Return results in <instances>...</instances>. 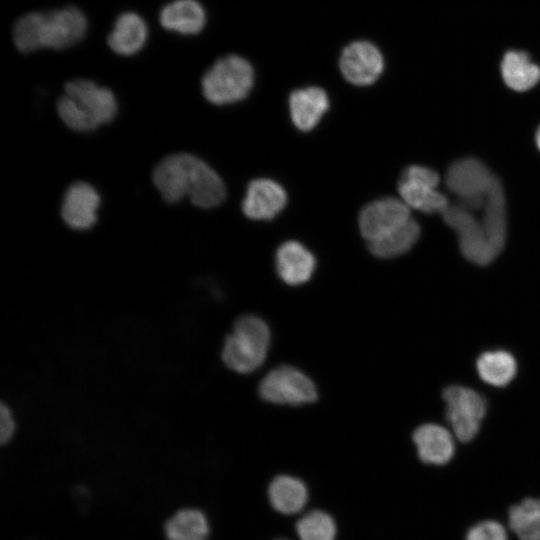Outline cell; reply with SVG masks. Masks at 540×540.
I'll use <instances>...</instances> for the list:
<instances>
[{
	"mask_svg": "<svg viewBox=\"0 0 540 540\" xmlns=\"http://www.w3.org/2000/svg\"><path fill=\"white\" fill-rule=\"evenodd\" d=\"M442 217L456 232L460 251L468 261L488 265L504 248L507 215L502 184L484 207L467 208L454 201L449 203Z\"/></svg>",
	"mask_w": 540,
	"mask_h": 540,
	"instance_id": "obj_1",
	"label": "cell"
},
{
	"mask_svg": "<svg viewBox=\"0 0 540 540\" xmlns=\"http://www.w3.org/2000/svg\"><path fill=\"white\" fill-rule=\"evenodd\" d=\"M153 182L168 203L187 196L198 207L212 208L225 199V185L220 176L204 161L188 153L162 159L154 169Z\"/></svg>",
	"mask_w": 540,
	"mask_h": 540,
	"instance_id": "obj_2",
	"label": "cell"
},
{
	"mask_svg": "<svg viewBox=\"0 0 540 540\" xmlns=\"http://www.w3.org/2000/svg\"><path fill=\"white\" fill-rule=\"evenodd\" d=\"M57 111L66 126L87 132L110 122L117 112V102L110 89L90 80L77 79L66 83Z\"/></svg>",
	"mask_w": 540,
	"mask_h": 540,
	"instance_id": "obj_3",
	"label": "cell"
},
{
	"mask_svg": "<svg viewBox=\"0 0 540 540\" xmlns=\"http://www.w3.org/2000/svg\"><path fill=\"white\" fill-rule=\"evenodd\" d=\"M270 338L269 327L261 318L254 315L238 318L233 332L225 338L223 362L238 373L255 371L265 361Z\"/></svg>",
	"mask_w": 540,
	"mask_h": 540,
	"instance_id": "obj_4",
	"label": "cell"
},
{
	"mask_svg": "<svg viewBox=\"0 0 540 540\" xmlns=\"http://www.w3.org/2000/svg\"><path fill=\"white\" fill-rule=\"evenodd\" d=\"M254 71L250 63L237 55L218 59L204 74L201 86L204 97L216 105L244 99L252 89Z\"/></svg>",
	"mask_w": 540,
	"mask_h": 540,
	"instance_id": "obj_5",
	"label": "cell"
},
{
	"mask_svg": "<svg viewBox=\"0 0 540 540\" xmlns=\"http://www.w3.org/2000/svg\"><path fill=\"white\" fill-rule=\"evenodd\" d=\"M445 416L454 435L461 442L471 441L479 432L487 411L486 399L477 391L451 385L444 389Z\"/></svg>",
	"mask_w": 540,
	"mask_h": 540,
	"instance_id": "obj_6",
	"label": "cell"
},
{
	"mask_svg": "<svg viewBox=\"0 0 540 540\" xmlns=\"http://www.w3.org/2000/svg\"><path fill=\"white\" fill-rule=\"evenodd\" d=\"M87 19L76 7L36 12L38 48L63 50L78 43L87 31Z\"/></svg>",
	"mask_w": 540,
	"mask_h": 540,
	"instance_id": "obj_7",
	"label": "cell"
},
{
	"mask_svg": "<svg viewBox=\"0 0 540 540\" xmlns=\"http://www.w3.org/2000/svg\"><path fill=\"white\" fill-rule=\"evenodd\" d=\"M439 182L440 177L433 169L411 165L400 176L398 192L410 208L426 214H442L450 201L438 191Z\"/></svg>",
	"mask_w": 540,
	"mask_h": 540,
	"instance_id": "obj_8",
	"label": "cell"
},
{
	"mask_svg": "<svg viewBox=\"0 0 540 540\" xmlns=\"http://www.w3.org/2000/svg\"><path fill=\"white\" fill-rule=\"evenodd\" d=\"M259 394L263 400L274 404L302 405L317 399L313 381L288 365L271 370L260 382Z\"/></svg>",
	"mask_w": 540,
	"mask_h": 540,
	"instance_id": "obj_9",
	"label": "cell"
},
{
	"mask_svg": "<svg viewBox=\"0 0 540 540\" xmlns=\"http://www.w3.org/2000/svg\"><path fill=\"white\" fill-rule=\"evenodd\" d=\"M499 182L482 161L471 157L453 162L445 174L447 189L463 202L487 197Z\"/></svg>",
	"mask_w": 540,
	"mask_h": 540,
	"instance_id": "obj_10",
	"label": "cell"
},
{
	"mask_svg": "<svg viewBox=\"0 0 540 540\" xmlns=\"http://www.w3.org/2000/svg\"><path fill=\"white\" fill-rule=\"evenodd\" d=\"M410 207L394 197L368 203L359 214V229L367 242L381 238L411 219Z\"/></svg>",
	"mask_w": 540,
	"mask_h": 540,
	"instance_id": "obj_11",
	"label": "cell"
},
{
	"mask_svg": "<svg viewBox=\"0 0 540 540\" xmlns=\"http://www.w3.org/2000/svg\"><path fill=\"white\" fill-rule=\"evenodd\" d=\"M339 66L347 81L357 86H366L379 78L384 61L375 45L368 41H355L344 48Z\"/></svg>",
	"mask_w": 540,
	"mask_h": 540,
	"instance_id": "obj_12",
	"label": "cell"
},
{
	"mask_svg": "<svg viewBox=\"0 0 540 540\" xmlns=\"http://www.w3.org/2000/svg\"><path fill=\"white\" fill-rule=\"evenodd\" d=\"M287 194L277 182L259 178L251 181L242 202L244 214L253 220H271L285 207Z\"/></svg>",
	"mask_w": 540,
	"mask_h": 540,
	"instance_id": "obj_13",
	"label": "cell"
},
{
	"mask_svg": "<svg viewBox=\"0 0 540 540\" xmlns=\"http://www.w3.org/2000/svg\"><path fill=\"white\" fill-rule=\"evenodd\" d=\"M99 203L100 197L90 184L76 182L64 196L62 218L73 229L90 228L96 222Z\"/></svg>",
	"mask_w": 540,
	"mask_h": 540,
	"instance_id": "obj_14",
	"label": "cell"
},
{
	"mask_svg": "<svg viewBox=\"0 0 540 540\" xmlns=\"http://www.w3.org/2000/svg\"><path fill=\"white\" fill-rule=\"evenodd\" d=\"M419 459L428 465L443 466L455 453V442L449 430L434 423L416 428L412 436Z\"/></svg>",
	"mask_w": 540,
	"mask_h": 540,
	"instance_id": "obj_15",
	"label": "cell"
},
{
	"mask_svg": "<svg viewBox=\"0 0 540 540\" xmlns=\"http://www.w3.org/2000/svg\"><path fill=\"white\" fill-rule=\"evenodd\" d=\"M313 254L297 241L283 243L276 252V269L280 278L288 285L307 282L315 269Z\"/></svg>",
	"mask_w": 540,
	"mask_h": 540,
	"instance_id": "obj_16",
	"label": "cell"
},
{
	"mask_svg": "<svg viewBox=\"0 0 540 540\" xmlns=\"http://www.w3.org/2000/svg\"><path fill=\"white\" fill-rule=\"evenodd\" d=\"M267 497L274 511L291 516L304 510L308 503L309 492L301 479L290 475H278L269 483Z\"/></svg>",
	"mask_w": 540,
	"mask_h": 540,
	"instance_id": "obj_17",
	"label": "cell"
},
{
	"mask_svg": "<svg viewBox=\"0 0 540 540\" xmlns=\"http://www.w3.org/2000/svg\"><path fill=\"white\" fill-rule=\"evenodd\" d=\"M289 108L294 125L301 131H309L328 110V96L319 87L298 89L290 95Z\"/></svg>",
	"mask_w": 540,
	"mask_h": 540,
	"instance_id": "obj_18",
	"label": "cell"
},
{
	"mask_svg": "<svg viewBox=\"0 0 540 540\" xmlns=\"http://www.w3.org/2000/svg\"><path fill=\"white\" fill-rule=\"evenodd\" d=\"M148 28L141 16L126 12L118 16L107 38L111 50L123 56H131L141 50L147 40Z\"/></svg>",
	"mask_w": 540,
	"mask_h": 540,
	"instance_id": "obj_19",
	"label": "cell"
},
{
	"mask_svg": "<svg viewBox=\"0 0 540 540\" xmlns=\"http://www.w3.org/2000/svg\"><path fill=\"white\" fill-rule=\"evenodd\" d=\"M210 533L211 526L207 515L193 507L176 510L163 524L166 540H208Z\"/></svg>",
	"mask_w": 540,
	"mask_h": 540,
	"instance_id": "obj_20",
	"label": "cell"
},
{
	"mask_svg": "<svg viewBox=\"0 0 540 540\" xmlns=\"http://www.w3.org/2000/svg\"><path fill=\"white\" fill-rule=\"evenodd\" d=\"M206 22V14L196 0H175L160 12V23L169 31L183 35L199 33Z\"/></svg>",
	"mask_w": 540,
	"mask_h": 540,
	"instance_id": "obj_21",
	"label": "cell"
},
{
	"mask_svg": "<svg viewBox=\"0 0 540 540\" xmlns=\"http://www.w3.org/2000/svg\"><path fill=\"white\" fill-rule=\"evenodd\" d=\"M505 519L517 540H540V497L528 496L511 503Z\"/></svg>",
	"mask_w": 540,
	"mask_h": 540,
	"instance_id": "obj_22",
	"label": "cell"
},
{
	"mask_svg": "<svg viewBox=\"0 0 540 540\" xmlns=\"http://www.w3.org/2000/svg\"><path fill=\"white\" fill-rule=\"evenodd\" d=\"M505 84L515 91H527L540 80V68L522 51L507 52L501 62Z\"/></svg>",
	"mask_w": 540,
	"mask_h": 540,
	"instance_id": "obj_23",
	"label": "cell"
},
{
	"mask_svg": "<svg viewBox=\"0 0 540 540\" xmlns=\"http://www.w3.org/2000/svg\"><path fill=\"white\" fill-rule=\"evenodd\" d=\"M476 369L479 377L487 384L504 387L515 377L517 363L508 351H486L477 358Z\"/></svg>",
	"mask_w": 540,
	"mask_h": 540,
	"instance_id": "obj_24",
	"label": "cell"
},
{
	"mask_svg": "<svg viewBox=\"0 0 540 540\" xmlns=\"http://www.w3.org/2000/svg\"><path fill=\"white\" fill-rule=\"evenodd\" d=\"M420 235L418 223L411 218L394 231L368 242L369 251L379 258H394L408 252Z\"/></svg>",
	"mask_w": 540,
	"mask_h": 540,
	"instance_id": "obj_25",
	"label": "cell"
},
{
	"mask_svg": "<svg viewBox=\"0 0 540 540\" xmlns=\"http://www.w3.org/2000/svg\"><path fill=\"white\" fill-rule=\"evenodd\" d=\"M295 532L299 540H336L338 528L329 512L313 509L298 518Z\"/></svg>",
	"mask_w": 540,
	"mask_h": 540,
	"instance_id": "obj_26",
	"label": "cell"
},
{
	"mask_svg": "<svg viewBox=\"0 0 540 540\" xmlns=\"http://www.w3.org/2000/svg\"><path fill=\"white\" fill-rule=\"evenodd\" d=\"M463 540H510L509 529L499 519L485 517L467 527Z\"/></svg>",
	"mask_w": 540,
	"mask_h": 540,
	"instance_id": "obj_27",
	"label": "cell"
},
{
	"mask_svg": "<svg viewBox=\"0 0 540 540\" xmlns=\"http://www.w3.org/2000/svg\"><path fill=\"white\" fill-rule=\"evenodd\" d=\"M15 430L14 420L11 412L3 403L0 408V440L5 444L10 440Z\"/></svg>",
	"mask_w": 540,
	"mask_h": 540,
	"instance_id": "obj_28",
	"label": "cell"
},
{
	"mask_svg": "<svg viewBox=\"0 0 540 540\" xmlns=\"http://www.w3.org/2000/svg\"><path fill=\"white\" fill-rule=\"evenodd\" d=\"M535 139H536L537 147L540 150V126L537 129Z\"/></svg>",
	"mask_w": 540,
	"mask_h": 540,
	"instance_id": "obj_29",
	"label": "cell"
},
{
	"mask_svg": "<svg viewBox=\"0 0 540 540\" xmlns=\"http://www.w3.org/2000/svg\"><path fill=\"white\" fill-rule=\"evenodd\" d=\"M274 540H289L287 538H277V539H274Z\"/></svg>",
	"mask_w": 540,
	"mask_h": 540,
	"instance_id": "obj_30",
	"label": "cell"
}]
</instances>
